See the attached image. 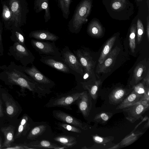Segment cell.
Segmentation results:
<instances>
[{
    "instance_id": "cell-28",
    "label": "cell",
    "mask_w": 149,
    "mask_h": 149,
    "mask_svg": "<svg viewBox=\"0 0 149 149\" xmlns=\"http://www.w3.org/2000/svg\"><path fill=\"white\" fill-rule=\"evenodd\" d=\"M47 126L41 125L36 126L32 129L28 134L27 138L28 139H35L41 135L46 130Z\"/></svg>"
},
{
    "instance_id": "cell-20",
    "label": "cell",
    "mask_w": 149,
    "mask_h": 149,
    "mask_svg": "<svg viewBox=\"0 0 149 149\" xmlns=\"http://www.w3.org/2000/svg\"><path fill=\"white\" fill-rule=\"evenodd\" d=\"M83 88L88 90L89 94L93 99L97 98L98 89L101 84L100 80L95 81L93 82L91 80L81 82Z\"/></svg>"
},
{
    "instance_id": "cell-22",
    "label": "cell",
    "mask_w": 149,
    "mask_h": 149,
    "mask_svg": "<svg viewBox=\"0 0 149 149\" xmlns=\"http://www.w3.org/2000/svg\"><path fill=\"white\" fill-rule=\"evenodd\" d=\"M116 38V36H113L107 42L102 50L98 59V64H101L109 54Z\"/></svg>"
},
{
    "instance_id": "cell-17",
    "label": "cell",
    "mask_w": 149,
    "mask_h": 149,
    "mask_svg": "<svg viewBox=\"0 0 149 149\" xmlns=\"http://www.w3.org/2000/svg\"><path fill=\"white\" fill-rule=\"evenodd\" d=\"M10 6L11 13V21L17 27L21 22V10L18 0H10Z\"/></svg>"
},
{
    "instance_id": "cell-19",
    "label": "cell",
    "mask_w": 149,
    "mask_h": 149,
    "mask_svg": "<svg viewBox=\"0 0 149 149\" xmlns=\"http://www.w3.org/2000/svg\"><path fill=\"white\" fill-rule=\"evenodd\" d=\"M2 96L5 104L7 114L10 117L14 116L19 110L15 102L6 93H2Z\"/></svg>"
},
{
    "instance_id": "cell-5",
    "label": "cell",
    "mask_w": 149,
    "mask_h": 149,
    "mask_svg": "<svg viewBox=\"0 0 149 149\" xmlns=\"http://www.w3.org/2000/svg\"><path fill=\"white\" fill-rule=\"evenodd\" d=\"M18 66L22 71L44 88L49 89L55 85L54 82L44 75L33 64L30 67Z\"/></svg>"
},
{
    "instance_id": "cell-18",
    "label": "cell",
    "mask_w": 149,
    "mask_h": 149,
    "mask_svg": "<svg viewBox=\"0 0 149 149\" xmlns=\"http://www.w3.org/2000/svg\"><path fill=\"white\" fill-rule=\"evenodd\" d=\"M34 9L37 13L45 10L44 18L45 22H47L51 19V15L49 0H35Z\"/></svg>"
},
{
    "instance_id": "cell-34",
    "label": "cell",
    "mask_w": 149,
    "mask_h": 149,
    "mask_svg": "<svg viewBox=\"0 0 149 149\" xmlns=\"http://www.w3.org/2000/svg\"><path fill=\"white\" fill-rule=\"evenodd\" d=\"M59 125L65 130L73 132L80 133L81 131L79 128L65 123H59Z\"/></svg>"
},
{
    "instance_id": "cell-6",
    "label": "cell",
    "mask_w": 149,
    "mask_h": 149,
    "mask_svg": "<svg viewBox=\"0 0 149 149\" xmlns=\"http://www.w3.org/2000/svg\"><path fill=\"white\" fill-rule=\"evenodd\" d=\"M84 91L69 93L51 99L45 105L48 107H59L71 110L70 106L74 102H76L80 97Z\"/></svg>"
},
{
    "instance_id": "cell-23",
    "label": "cell",
    "mask_w": 149,
    "mask_h": 149,
    "mask_svg": "<svg viewBox=\"0 0 149 149\" xmlns=\"http://www.w3.org/2000/svg\"><path fill=\"white\" fill-rule=\"evenodd\" d=\"M28 118L27 116L25 115L22 117L15 135V139L26 134L29 129V125L28 123Z\"/></svg>"
},
{
    "instance_id": "cell-15",
    "label": "cell",
    "mask_w": 149,
    "mask_h": 149,
    "mask_svg": "<svg viewBox=\"0 0 149 149\" xmlns=\"http://www.w3.org/2000/svg\"><path fill=\"white\" fill-rule=\"evenodd\" d=\"M30 38L42 41H50L55 42L59 37L56 35L46 30H37L31 31L29 34Z\"/></svg>"
},
{
    "instance_id": "cell-16",
    "label": "cell",
    "mask_w": 149,
    "mask_h": 149,
    "mask_svg": "<svg viewBox=\"0 0 149 149\" xmlns=\"http://www.w3.org/2000/svg\"><path fill=\"white\" fill-rule=\"evenodd\" d=\"M144 100V94H139L133 90L131 93L118 106L117 109H122Z\"/></svg>"
},
{
    "instance_id": "cell-36",
    "label": "cell",
    "mask_w": 149,
    "mask_h": 149,
    "mask_svg": "<svg viewBox=\"0 0 149 149\" xmlns=\"http://www.w3.org/2000/svg\"><path fill=\"white\" fill-rule=\"evenodd\" d=\"M143 33V28L142 24L141 23H138L137 25V40L140 43L142 38Z\"/></svg>"
},
{
    "instance_id": "cell-11",
    "label": "cell",
    "mask_w": 149,
    "mask_h": 149,
    "mask_svg": "<svg viewBox=\"0 0 149 149\" xmlns=\"http://www.w3.org/2000/svg\"><path fill=\"white\" fill-rule=\"evenodd\" d=\"M53 114L54 117L58 120L71 124L84 130L87 129V126L86 124L69 114L60 110H54L53 111Z\"/></svg>"
},
{
    "instance_id": "cell-13",
    "label": "cell",
    "mask_w": 149,
    "mask_h": 149,
    "mask_svg": "<svg viewBox=\"0 0 149 149\" xmlns=\"http://www.w3.org/2000/svg\"><path fill=\"white\" fill-rule=\"evenodd\" d=\"M90 96L87 91H84L76 102L80 111L85 117L88 116L91 109L92 103Z\"/></svg>"
},
{
    "instance_id": "cell-37",
    "label": "cell",
    "mask_w": 149,
    "mask_h": 149,
    "mask_svg": "<svg viewBox=\"0 0 149 149\" xmlns=\"http://www.w3.org/2000/svg\"><path fill=\"white\" fill-rule=\"evenodd\" d=\"M2 16L4 19L8 20L11 18V13L9 8L5 5L3 7Z\"/></svg>"
},
{
    "instance_id": "cell-8",
    "label": "cell",
    "mask_w": 149,
    "mask_h": 149,
    "mask_svg": "<svg viewBox=\"0 0 149 149\" xmlns=\"http://www.w3.org/2000/svg\"><path fill=\"white\" fill-rule=\"evenodd\" d=\"M31 44L33 47L41 54L61 57V54L54 42H51L31 39Z\"/></svg>"
},
{
    "instance_id": "cell-1",
    "label": "cell",
    "mask_w": 149,
    "mask_h": 149,
    "mask_svg": "<svg viewBox=\"0 0 149 149\" xmlns=\"http://www.w3.org/2000/svg\"><path fill=\"white\" fill-rule=\"evenodd\" d=\"M0 68L3 70L0 73V79L9 84L19 86L23 91L27 89L33 93H41L49 90L22 71L13 62L7 67L1 66Z\"/></svg>"
},
{
    "instance_id": "cell-29",
    "label": "cell",
    "mask_w": 149,
    "mask_h": 149,
    "mask_svg": "<svg viewBox=\"0 0 149 149\" xmlns=\"http://www.w3.org/2000/svg\"><path fill=\"white\" fill-rule=\"evenodd\" d=\"M112 114L110 113L101 112L96 115L94 120L99 123H104L108 121Z\"/></svg>"
},
{
    "instance_id": "cell-38",
    "label": "cell",
    "mask_w": 149,
    "mask_h": 149,
    "mask_svg": "<svg viewBox=\"0 0 149 149\" xmlns=\"http://www.w3.org/2000/svg\"><path fill=\"white\" fill-rule=\"evenodd\" d=\"M3 48L2 36V31L0 27V57L3 55Z\"/></svg>"
},
{
    "instance_id": "cell-43",
    "label": "cell",
    "mask_w": 149,
    "mask_h": 149,
    "mask_svg": "<svg viewBox=\"0 0 149 149\" xmlns=\"http://www.w3.org/2000/svg\"><path fill=\"white\" fill-rule=\"evenodd\" d=\"M1 140L0 138V147H1Z\"/></svg>"
},
{
    "instance_id": "cell-40",
    "label": "cell",
    "mask_w": 149,
    "mask_h": 149,
    "mask_svg": "<svg viewBox=\"0 0 149 149\" xmlns=\"http://www.w3.org/2000/svg\"><path fill=\"white\" fill-rule=\"evenodd\" d=\"M143 83L146 86H149V71L148 70L146 76L144 78Z\"/></svg>"
},
{
    "instance_id": "cell-21",
    "label": "cell",
    "mask_w": 149,
    "mask_h": 149,
    "mask_svg": "<svg viewBox=\"0 0 149 149\" xmlns=\"http://www.w3.org/2000/svg\"><path fill=\"white\" fill-rule=\"evenodd\" d=\"M15 127L11 125L1 127V131L3 134L4 138L2 147L8 148L11 146L15 140Z\"/></svg>"
},
{
    "instance_id": "cell-7",
    "label": "cell",
    "mask_w": 149,
    "mask_h": 149,
    "mask_svg": "<svg viewBox=\"0 0 149 149\" xmlns=\"http://www.w3.org/2000/svg\"><path fill=\"white\" fill-rule=\"evenodd\" d=\"M61 57L64 63L73 71L83 77V67L77 56L68 46H65L60 52Z\"/></svg>"
},
{
    "instance_id": "cell-12",
    "label": "cell",
    "mask_w": 149,
    "mask_h": 149,
    "mask_svg": "<svg viewBox=\"0 0 149 149\" xmlns=\"http://www.w3.org/2000/svg\"><path fill=\"white\" fill-rule=\"evenodd\" d=\"M120 50L116 47L110 52L103 62L100 64H98L96 70L97 73H105L109 70V69L115 61L118 55Z\"/></svg>"
},
{
    "instance_id": "cell-42",
    "label": "cell",
    "mask_w": 149,
    "mask_h": 149,
    "mask_svg": "<svg viewBox=\"0 0 149 149\" xmlns=\"http://www.w3.org/2000/svg\"><path fill=\"white\" fill-rule=\"evenodd\" d=\"M3 107L2 106V102L0 98V117L3 116Z\"/></svg>"
},
{
    "instance_id": "cell-39",
    "label": "cell",
    "mask_w": 149,
    "mask_h": 149,
    "mask_svg": "<svg viewBox=\"0 0 149 149\" xmlns=\"http://www.w3.org/2000/svg\"><path fill=\"white\" fill-rule=\"evenodd\" d=\"M6 149H31L27 146L24 145H18L13 146L12 147H10L5 148Z\"/></svg>"
},
{
    "instance_id": "cell-4",
    "label": "cell",
    "mask_w": 149,
    "mask_h": 149,
    "mask_svg": "<svg viewBox=\"0 0 149 149\" xmlns=\"http://www.w3.org/2000/svg\"><path fill=\"white\" fill-rule=\"evenodd\" d=\"M149 101L143 100L122 109L126 119L132 123L142 118V115L149 108Z\"/></svg>"
},
{
    "instance_id": "cell-30",
    "label": "cell",
    "mask_w": 149,
    "mask_h": 149,
    "mask_svg": "<svg viewBox=\"0 0 149 149\" xmlns=\"http://www.w3.org/2000/svg\"><path fill=\"white\" fill-rule=\"evenodd\" d=\"M11 40L15 42H17L20 44L25 45V38L23 33L17 31H15L13 32L10 36Z\"/></svg>"
},
{
    "instance_id": "cell-33",
    "label": "cell",
    "mask_w": 149,
    "mask_h": 149,
    "mask_svg": "<svg viewBox=\"0 0 149 149\" xmlns=\"http://www.w3.org/2000/svg\"><path fill=\"white\" fill-rule=\"evenodd\" d=\"M88 32L91 36L98 37L101 35L102 31L100 27L93 25L89 28Z\"/></svg>"
},
{
    "instance_id": "cell-14",
    "label": "cell",
    "mask_w": 149,
    "mask_h": 149,
    "mask_svg": "<svg viewBox=\"0 0 149 149\" xmlns=\"http://www.w3.org/2000/svg\"><path fill=\"white\" fill-rule=\"evenodd\" d=\"M131 91L130 89L121 87L115 88L109 95V102L114 104H120Z\"/></svg>"
},
{
    "instance_id": "cell-26",
    "label": "cell",
    "mask_w": 149,
    "mask_h": 149,
    "mask_svg": "<svg viewBox=\"0 0 149 149\" xmlns=\"http://www.w3.org/2000/svg\"><path fill=\"white\" fill-rule=\"evenodd\" d=\"M58 7L62 12L64 18L67 19L70 14V8L72 0H56Z\"/></svg>"
},
{
    "instance_id": "cell-25",
    "label": "cell",
    "mask_w": 149,
    "mask_h": 149,
    "mask_svg": "<svg viewBox=\"0 0 149 149\" xmlns=\"http://www.w3.org/2000/svg\"><path fill=\"white\" fill-rule=\"evenodd\" d=\"M54 140L68 148L71 147L77 143L75 137L69 136H60L55 137Z\"/></svg>"
},
{
    "instance_id": "cell-41",
    "label": "cell",
    "mask_w": 149,
    "mask_h": 149,
    "mask_svg": "<svg viewBox=\"0 0 149 149\" xmlns=\"http://www.w3.org/2000/svg\"><path fill=\"white\" fill-rule=\"evenodd\" d=\"M120 3L118 2L114 3L112 5L113 8L114 9H118L121 6Z\"/></svg>"
},
{
    "instance_id": "cell-3",
    "label": "cell",
    "mask_w": 149,
    "mask_h": 149,
    "mask_svg": "<svg viewBox=\"0 0 149 149\" xmlns=\"http://www.w3.org/2000/svg\"><path fill=\"white\" fill-rule=\"evenodd\" d=\"M84 2H81L77 5L72 18L68 22V29L72 33H78L84 22V18L87 10Z\"/></svg>"
},
{
    "instance_id": "cell-32",
    "label": "cell",
    "mask_w": 149,
    "mask_h": 149,
    "mask_svg": "<svg viewBox=\"0 0 149 149\" xmlns=\"http://www.w3.org/2000/svg\"><path fill=\"white\" fill-rule=\"evenodd\" d=\"M92 137L95 142L102 144L111 141L114 139L113 137L112 136L102 137L97 135H93Z\"/></svg>"
},
{
    "instance_id": "cell-35",
    "label": "cell",
    "mask_w": 149,
    "mask_h": 149,
    "mask_svg": "<svg viewBox=\"0 0 149 149\" xmlns=\"http://www.w3.org/2000/svg\"><path fill=\"white\" fill-rule=\"evenodd\" d=\"M146 86L143 82L139 83L133 86L132 90L138 94H143L145 93Z\"/></svg>"
},
{
    "instance_id": "cell-2",
    "label": "cell",
    "mask_w": 149,
    "mask_h": 149,
    "mask_svg": "<svg viewBox=\"0 0 149 149\" xmlns=\"http://www.w3.org/2000/svg\"><path fill=\"white\" fill-rule=\"evenodd\" d=\"M8 54L12 56L15 60L20 62L22 66H27L30 64H33L35 57L25 45L17 42H15L10 47Z\"/></svg>"
},
{
    "instance_id": "cell-9",
    "label": "cell",
    "mask_w": 149,
    "mask_h": 149,
    "mask_svg": "<svg viewBox=\"0 0 149 149\" xmlns=\"http://www.w3.org/2000/svg\"><path fill=\"white\" fill-rule=\"evenodd\" d=\"M40 61L44 64L57 70L67 74H72L75 76L77 73L70 69L61 57L50 55L42 56Z\"/></svg>"
},
{
    "instance_id": "cell-31",
    "label": "cell",
    "mask_w": 149,
    "mask_h": 149,
    "mask_svg": "<svg viewBox=\"0 0 149 149\" xmlns=\"http://www.w3.org/2000/svg\"><path fill=\"white\" fill-rule=\"evenodd\" d=\"M135 32V28L134 27H133L131 29L129 37V46L132 52H134L136 47Z\"/></svg>"
},
{
    "instance_id": "cell-24",
    "label": "cell",
    "mask_w": 149,
    "mask_h": 149,
    "mask_svg": "<svg viewBox=\"0 0 149 149\" xmlns=\"http://www.w3.org/2000/svg\"><path fill=\"white\" fill-rule=\"evenodd\" d=\"M29 146L32 147L43 148H54L55 149H61L68 148L66 146L61 147L52 143L49 141L45 140L40 141H36L30 143Z\"/></svg>"
},
{
    "instance_id": "cell-27",
    "label": "cell",
    "mask_w": 149,
    "mask_h": 149,
    "mask_svg": "<svg viewBox=\"0 0 149 149\" xmlns=\"http://www.w3.org/2000/svg\"><path fill=\"white\" fill-rule=\"evenodd\" d=\"M146 69L145 66L141 64L138 65L135 68L134 71L133 86L137 84L142 79V75Z\"/></svg>"
},
{
    "instance_id": "cell-10",
    "label": "cell",
    "mask_w": 149,
    "mask_h": 149,
    "mask_svg": "<svg viewBox=\"0 0 149 149\" xmlns=\"http://www.w3.org/2000/svg\"><path fill=\"white\" fill-rule=\"evenodd\" d=\"M73 52L83 67L84 74H88L89 77H91L94 73L95 63L89 52L83 49H79L74 50Z\"/></svg>"
}]
</instances>
